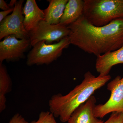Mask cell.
<instances>
[{
  "mask_svg": "<svg viewBox=\"0 0 123 123\" xmlns=\"http://www.w3.org/2000/svg\"><path fill=\"white\" fill-rule=\"evenodd\" d=\"M102 123H123V112H113L105 122Z\"/></svg>",
  "mask_w": 123,
  "mask_h": 123,
  "instance_id": "16",
  "label": "cell"
},
{
  "mask_svg": "<svg viewBox=\"0 0 123 123\" xmlns=\"http://www.w3.org/2000/svg\"><path fill=\"white\" fill-rule=\"evenodd\" d=\"M68 0H48V7L43 10L44 20L50 24H60Z\"/></svg>",
  "mask_w": 123,
  "mask_h": 123,
  "instance_id": "13",
  "label": "cell"
},
{
  "mask_svg": "<svg viewBox=\"0 0 123 123\" xmlns=\"http://www.w3.org/2000/svg\"><path fill=\"white\" fill-rule=\"evenodd\" d=\"M24 0L17 1L13 11L0 23V40L13 35L18 39H29V33L24 25Z\"/></svg>",
  "mask_w": 123,
  "mask_h": 123,
  "instance_id": "6",
  "label": "cell"
},
{
  "mask_svg": "<svg viewBox=\"0 0 123 123\" xmlns=\"http://www.w3.org/2000/svg\"><path fill=\"white\" fill-rule=\"evenodd\" d=\"M14 9V8H11L8 10L0 12V23L5 18L8 16L9 14L12 12Z\"/></svg>",
  "mask_w": 123,
  "mask_h": 123,
  "instance_id": "18",
  "label": "cell"
},
{
  "mask_svg": "<svg viewBox=\"0 0 123 123\" xmlns=\"http://www.w3.org/2000/svg\"><path fill=\"white\" fill-rule=\"evenodd\" d=\"M0 8L4 11L8 10L10 8L9 7L8 4H7L4 0H0Z\"/></svg>",
  "mask_w": 123,
  "mask_h": 123,
  "instance_id": "19",
  "label": "cell"
},
{
  "mask_svg": "<svg viewBox=\"0 0 123 123\" xmlns=\"http://www.w3.org/2000/svg\"><path fill=\"white\" fill-rule=\"evenodd\" d=\"M70 31L68 26L60 24H50L44 20L40 23L35 28L29 32V38L31 47L41 41H44L47 44L53 42H59L68 37Z\"/></svg>",
  "mask_w": 123,
  "mask_h": 123,
  "instance_id": "5",
  "label": "cell"
},
{
  "mask_svg": "<svg viewBox=\"0 0 123 123\" xmlns=\"http://www.w3.org/2000/svg\"><path fill=\"white\" fill-rule=\"evenodd\" d=\"M70 44L96 56L116 50L123 46V18L102 26L89 22L82 15L68 26Z\"/></svg>",
  "mask_w": 123,
  "mask_h": 123,
  "instance_id": "1",
  "label": "cell"
},
{
  "mask_svg": "<svg viewBox=\"0 0 123 123\" xmlns=\"http://www.w3.org/2000/svg\"><path fill=\"white\" fill-rule=\"evenodd\" d=\"M70 44L69 36L54 44H47L44 41L38 42L27 55V64L29 66L49 64L59 58Z\"/></svg>",
  "mask_w": 123,
  "mask_h": 123,
  "instance_id": "4",
  "label": "cell"
},
{
  "mask_svg": "<svg viewBox=\"0 0 123 123\" xmlns=\"http://www.w3.org/2000/svg\"><path fill=\"white\" fill-rule=\"evenodd\" d=\"M31 47L29 39H18L13 35L6 37L0 42V63L19 60Z\"/></svg>",
  "mask_w": 123,
  "mask_h": 123,
  "instance_id": "8",
  "label": "cell"
},
{
  "mask_svg": "<svg viewBox=\"0 0 123 123\" xmlns=\"http://www.w3.org/2000/svg\"><path fill=\"white\" fill-rule=\"evenodd\" d=\"M84 17L94 25L102 26L123 18V0H84Z\"/></svg>",
  "mask_w": 123,
  "mask_h": 123,
  "instance_id": "3",
  "label": "cell"
},
{
  "mask_svg": "<svg viewBox=\"0 0 123 123\" xmlns=\"http://www.w3.org/2000/svg\"><path fill=\"white\" fill-rule=\"evenodd\" d=\"M111 78L110 75L96 77L90 72L85 73L81 83L63 95H53L49 102L50 111L63 123L68 122L74 111L86 102L96 91L105 85Z\"/></svg>",
  "mask_w": 123,
  "mask_h": 123,
  "instance_id": "2",
  "label": "cell"
},
{
  "mask_svg": "<svg viewBox=\"0 0 123 123\" xmlns=\"http://www.w3.org/2000/svg\"><path fill=\"white\" fill-rule=\"evenodd\" d=\"M84 1L69 0L61 18L60 24L68 26L83 15Z\"/></svg>",
  "mask_w": 123,
  "mask_h": 123,
  "instance_id": "12",
  "label": "cell"
},
{
  "mask_svg": "<svg viewBox=\"0 0 123 123\" xmlns=\"http://www.w3.org/2000/svg\"><path fill=\"white\" fill-rule=\"evenodd\" d=\"M107 89L111 92L110 98L104 104L96 105L95 108V116L98 118L111 112L123 113V77L117 76L108 84Z\"/></svg>",
  "mask_w": 123,
  "mask_h": 123,
  "instance_id": "7",
  "label": "cell"
},
{
  "mask_svg": "<svg viewBox=\"0 0 123 123\" xmlns=\"http://www.w3.org/2000/svg\"><path fill=\"white\" fill-rule=\"evenodd\" d=\"M23 13L24 27L28 33L44 20V11L40 8L35 0H27L23 8Z\"/></svg>",
  "mask_w": 123,
  "mask_h": 123,
  "instance_id": "11",
  "label": "cell"
},
{
  "mask_svg": "<svg viewBox=\"0 0 123 123\" xmlns=\"http://www.w3.org/2000/svg\"><path fill=\"white\" fill-rule=\"evenodd\" d=\"M31 123H57L55 117L50 111H42L40 113L39 118L37 121Z\"/></svg>",
  "mask_w": 123,
  "mask_h": 123,
  "instance_id": "15",
  "label": "cell"
},
{
  "mask_svg": "<svg viewBox=\"0 0 123 123\" xmlns=\"http://www.w3.org/2000/svg\"><path fill=\"white\" fill-rule=\"evenodd\" d=\"M123 63V46L119 49L97 56L95 67L99 75H109L112 67Z\"/></svg>",
  "mask_w": 123,
  "mask_h": 123,
  "instance_id": "10",
  "label": "cell"
},
{
  "mask_svg": "<svg viewBox=\"0 0 123 123\" xmlns=\"http://www.w3.org/2000/svg\"><path fill=\"white\" fill-rule=\"evenodd\" d=\"M12 81L7 68L2 63H0V112H2L6 107L5 95L10 92Z\"/></svg>",
  "mask_w": 123,
  "mask_h": 123,
  "instance_id": "14",
  "label": "cell"
},
{
  "mask_svg": "<svg viewBox=\"0 0 123 123\" xmlns=\"http://www.w3.org/2000/svg\"><path fill=\"white\" fill-rule=\"evenodd\" d=\"M97 102L92 95L85 103L75 110L68 121V123H102L103 122L95 116L94 109Z\"/></svg>",
  "mask_w": 123,
  "mask_h": 123,
  "instance_id": "9",
  "label": "cell"
},
{
  "mask_svg": "<svg viewBox=\"0 0 123 123\" xmlns=\"http://www.w3.org/2000/svg\"><path fill=\"white\" fill-rule=\"evenodd\" d=\"M8 123H29L23 118L21 115L17 114L11 119Z\"/></svg>",
  "mask_w": 123,
  "mask_h": 123,
  "instance_id": "17",
  "label": "cell"
},
{
  "mask_svg": "<svg viewBox=\"0 0 123 123\" xmlns=\"http://www.w3.org/2000/svg\"><path fill=\"white\" fill-rule=\"evenodd\" d=\"M17 0H11L8 4L9 7L10 8H14L15 4H17Z\"/></svg>",
  "mask_w": 123,
  "mask_h": 123,
  "instance_id": "20",
  "label": "cell"
}]
</instances>
